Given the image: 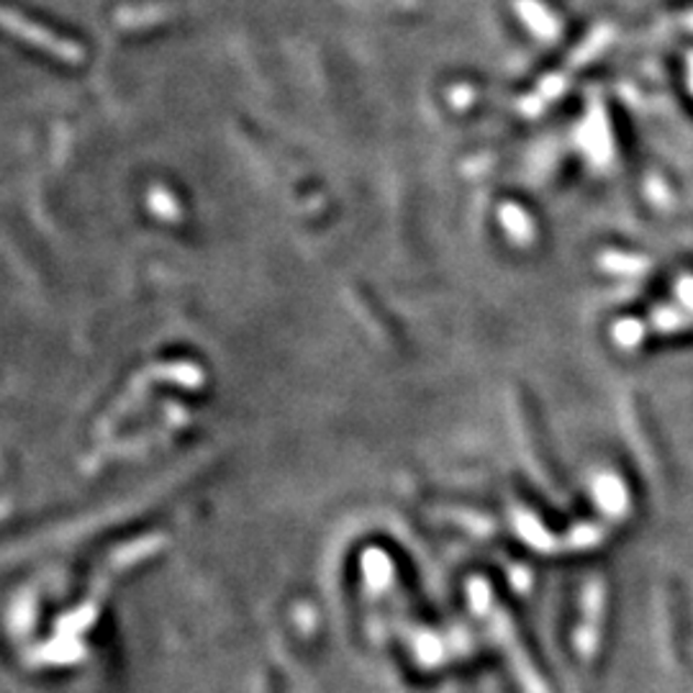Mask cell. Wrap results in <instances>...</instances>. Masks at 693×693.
I'll use <instances>...</instances> for the list:
<instances>
[{
	"mask_svg": "<svg viewBox=\"0 0 693 693\" xmlns=\"http://www.w3.org/2000/svg\"><path fill=\"white\" fill-rule=\"evenodd\" d=\"M3 26L11 31V34L23 38V42H29V44L38 46V50L54 54V57L62 59V62H69V65H82L85 52H82L80 44H75V42H69V38H62L57 34H52V31L36 26L34 21L23 19V15L11 11V8H6L3 11Z\"/></svg>",
	"mask_w": 693,
	"mask_h": 693,
	"instance_id": "1",
	"label": "cell"
},
{
	"mask_svg": "<svg viewBox=\"0 0 693 693\" xmlns=\"http://www.w3.org/2000/svg\"><path fill=\"white\" fill-rule=\"evenodd\" d=\"M516 11L524 19V23L535 31L544 42H554L560 36V21L550 13V8H544L539 0H516Z\"/></svg>",
	"mask_w": 693,
	"mask_h": 693,
	"instance_id": "2",
	"label": "cell"
},
{
	"mask_svg": "<svg viewBox=\"0 0 693 693\" xmlns=\"http://www.w3.org/2000/svg\"><path fill=\"white\" fill-rule=\"evenodd\" d=\"M691 321H693V314L685 311L683 306H662V308H658V311H654L650 329L675 331V329L689 327Z\"/></svg>",
	"mask_w": 693,
	"mask_h": 693,
	"instance_id": "3",
	"label": "cell"
},
{
	"mask_svg": "<svg viewBox=\"0 0 693 693\" xmlns=\"http://www.w3.org/2000/svg\"><path fill=\"white\" fill-rule=\"evenodd\" d=\"M501 219H504V227L512 231V234L519 239V242H527L531 237V221L529 216L521 211L519 206H504L501 208Z\"/></svg>",
	"mask_w": 693,
	"mask_h": 693,
	"instance_id": "4",
	"label": "cell"
},
{
	"mask_svg": "<svg viewBox=\"0 0 693 693\" xmlns=\"http://www.w3.org/2000/svg\"><path fill=\"white\" fill-rule=\"evenodd\" d=\"M645 331H647V323H645V321H631V319H627V321L616 323V327H614V339H616V342H619L622 346H637L639 342H642Z\"/></svg>",
	"mask_w": 693,
	"mask_h": 693,
	"instance_id": "5",
	"label": "cell"
},
{
	"mask_svg": "<svg viewBox=\"0 0 693 693\" xmlns=\"http://www.w3.org/2000/svg\"><path fill=\"white\" fill-rule=\"evenodd\" d=\"M675 296L681 300L678 306H683L685 311L693 314V275H683L681 280L675 283Z\"/></svg>",
	"mask_w": 693,
	"mask_h": 693,
	"instance_id": "6",
	"label": "cell"
},
{
	"mask_svg": "<svg viewBox=\"0 0 693 693\" xmlns=\"http://www.w3.org/2000/svg\"><path fill=\"white\" fill-rule=\"evenodd\" d=\"M608 260H614V262H608V267H614V270H631V273H635V270L642 267V265H639V262H642V260L624 257V254H608Z\"/></svg>",
	"mask_w": 693,
	"mask_h": 693,
	"instance_id": "7",
	"label": "cell"
},
{
	"mask_svg": "<svg viewBox=\"0 0 693 693\" xmlns=\"http://www.w3.org/2000/svg\"><path fill=\"white\" fill-rule=\"evenodd\" d=\"M689 82H691V90H693V54H691V59H689Z\"/></svg>",
	"mask_w": 693,
	"mask_h": 693,
	"instance_id": "8",
	"label": "cell"
},
{
	"mask_svg": "<svg viewBox=\"0 0 693 693\" xmlns=\"http://www.w3.org/2000/svg\"><path fill=\"white\" fill-rule=\"evenodd\" d=\"M689 26H691V29H693V13H691V15H689Z\"/></svg>",
	"mask_w": 693,
	"mask_h": 693,
	"instance_id": "9",
	"label": "cell"
}]
</instances>
